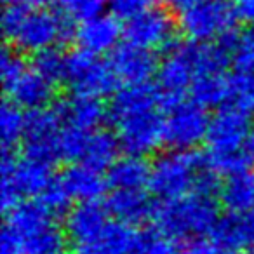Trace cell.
Here are the masks:
<instances>
[{
    "mask_svg": "<svg viewBox=\"0 0 254 254\" xmlns=\"http://www.w3.org/2000/svg\"><path fill=\"white\" fill-rule=\"evenodd\" d=\"M162 96L152 84L126 85L113 94L108 117L127 155L145 157L164 143Z\"/></svg>",
    "mask_w": 254,
    "mask_h": 254,
    "instance_id": "obj_1",
    "label": "cell"
},
{
    "mask_svg": "<svg viewBox=\"0 0 254 254\" xmlns=\"http://www.w3.org/2000/svg\"><path fill=\"white\" fill-rule=\"evenodd\" d=\"M68 19L46 7H32L26 2L5 5L2 33L18 51L37 54L56 49L68 39Z\"/></svg>",
    "mask_w": 254,
    "mask_h": 254,
    "instance_id": "obj_2",
    "label": "cell"
},
{
    "mask_svg": "<svg viewBox=\"0 0 254 254\" xmlns=\"http://www.w3.org/2000/svg\"><path fill=\"white\" fill-rule=\"evenodd\" d=\"M155 228L171 239L191 240L212 233L219 221L218 204L212 197L190 193L174 200H164L155 205Z\"/></svg>",
    "mask_w": 254,
    "mask_h": 254,
    "instance_id": "obj_3",
    "label": "cell"
},
{
    "mask_svg": "<svg viewBox=\"0 0 254 254\" xmlns=\"http://www.w3.org/2000/svg\"><path fill=\"white\" fill-rule=\"evenodd\" d=\"M54 164L14 153H4L2 159V183H0V202L4 212H11L23 198H40L47 188L56 181L53 173Z\"/></svg>",
    "mask_w": 254,
    "mask_h": 254,
    "instance_id": "obj_4",
    "label": "cell"
},
{
    "mask_svg": "<svg viewBox=\"0 0 254 254\" xmlns=\"http://www.w3.org/2000/svg\"><path fill=\"white\" fill-rule=\"evenodd\" d=\"M205 167L207 160L195 152L171 150L153 160L148 188L162 202L195 193Z\"/></svg>",
    "mask_w": 254,
    "mask_h": 254,
    "instance_id": "obj_5",
    "label": "cell"
},
{
    "mask_svg": "<svg viewBox=\"0 0 254 254\" xmlns=\"http://www.w3.org/2000/svg\"><path fill=\"white\" fill-rule=\"evenodd\" d=\"M237 9L226 0H207L180 16V32L191 44H216L233 35Z\"/></svg>",
    "mask_w": 254,
    "mask_h": 254,
    "instance_id": "obj_6",
    "label": "cell"
},
{
    "mask_svg": "<svg viewBox=\"0 0 254 254\" xmlns=\"http://www.w3.org/2000/svg\"><path fill=\"white\" fill-rule=\"evenodd\" d=\"M63 82L73 94L101 99L103 96L115 94L119 78L110 61L78 49L66 56Z\"/></svg>",
    "mask_w": 254,
    "mask_h": 254,
    "instance_id": "obj_7",
    "label": "cell"
},
{
    "mask_svg": "<svg viewBox=\"0 0 254 254\" xmlns=\"http://www.w3.org/2000/svg\"><path fill=\"white\" fill-rule=\"evenodd\" d=\"M211 117L195 101H180L169 106L164 120V143L176 152H191L207 139Z\"/></svg>",
    "mask_w": 254,
    "mask_h": 254,
    "instance_id": "obj_8",
    "label": "cell"
},
{
    "mask_svg": "<svg viewBox=\"0 0 254 254\" xmlns=\"http://www.w3.org/2000/svg\"><path fill=\"white\" fill-rule=\"evenodd\" d=\"M254 127L251 126L249 113L226 105L211 117L207 132V155H237L249 152V141Z\"/></svg>",
    "mask_w": 254,
    "mask_h": 254,
    "instance_id": "obj_9",
    "label": "cell"
},
{
    "mask_svg": "<svg viewBox=\"0 0 254 254\" xmlns=\"http://www.w3.org/2000/svg\"><path fill=\"white\" fill-rule=\"evenodd\" d=\"M197 75L193 44L173 46L167 49V54L157 70V89L166 108L183 101V96L191 89Z\"/></svg>",
    "mask_w": 254,
    "mask_h": 254,
    "instance_id": "obj_10",
    "label": "cell"
},
{
    "mask_svg": "<svg viewBox=\"0 0 254 254\" xmlns=\"http://www.w3.org/2000/svg\"><path fill=\"white\" fill-rule=\"evenodd\" d=\"M63 127L64 124L56 106L28 112L23 155L56 164L60 160V138Z\"/></svg>",
    "mask_w": 254,
    "mask_h": 254,
    "instance_id": "obj_11",
    "label": "cell"
},
{
    "mask_svg": "<svg viewBox=\"0 0 254 254\" xmlns=\"http://www.w3.org/2000/svg\"><path fill=\"white\" fill-rule=\"evenodd\" d=\"M176 23L173 16L162 7H150L134 19L127 21V42L148 51L171 49L174 46Z\"/></svg>",
    "mask_w": 254,
    "mask_h": 254,
    "instance_id": "obj_12",
    "label": "cell"
},
{
    "mask_svg": "<svg viewBox=\"0 0 254 254\" xmlns=\"http://www.w3.org/2000/svg\"><path fill=\"white\" fill-rule=\"evenodd\" d=\"M110 64L117 78L126 82V85L148 84L150 78L157 77V70H159V63L152 51L129 42L120 44L113 51Z\"/></svg>",
    "mask_w": 254,
    "mask_h": 254,
    "instance_id": "obj_13",
    "label": "cell"
},
{
    "mask_svg": "<svg viewBox=\"0 0 254 254\" xmlns=\"http://www.w3.org/2000/svg\"><path fill=\"white\" fill-rule=\"evenodd\" d=\"M4 91L9 101L18 105L19 108L37 112L49 108L56 94V84L39 73L33 66H28L14 82L4 87Z\"/></svg>",
    "mask_w": 254,
    "mask_h": 254,
    "instance_id": "obj_14",
    "label": "cell"
},
{
    "mask_svg": "<svg viewBox=\"0 0 254 254\" xmlns=\"http://www.w3.org/2000/svg\"><path fill=\"white\" fill-rule=\"evenodd\" d=\"M108 214V207L99 200L80 202L66 214V235L77 246L98 244L110 223Z\"/></svg>",
    "mask_w": 254,
    "mask_h": 254,
    "instance_id": "obj_15",
    "label": "cell"
},
{
    "mask_svg": "<svg viewBox=\"0 0 254 254\" xmlns=\"http://www.w3.org/2000/svg\"><path fill=\"white\" fill-rule=\"evenodd\" d=\"M73 35L78 49L94 54V56H101L110 51L113 53L119 47L122 28L115 16L103 12V14L80 23Z\"/></svg>",
    "mask_w": 254,
    "mask_h": 254,
    "instance_id": "obj_16",
    "label": "cell"
},
{
    "mask_svg": "<svg viewBox=\"0 0 254 254\" xmlns=\"http://www.w3.org/2000/svg\"><path fill=\"white\" fill-rule=\"evenodd\" d=\"M60 117L66 127H73L84 132L99 131L101 124L108 117V110L98 98H89V96H77L56 105Z\"/></svg>",
    "mask_w": 254,
    "mask_h": 254,
    "instance_id": "obj_17",
    "label": "cell"
},
{
    "mask_svg": "<svg viewBox=\"0 0 254 254\" xmlns=\"http://www.w3.org/2000/svg\"><path fill=\"white\" fill-rule=\"evenodd\" d=\"M58 180L68 197L71 200H77L78 204L99 200L108 188V178L103 176L101 171L85 166V164H73L66 167Z\"/></svg>",
    "mask_w": 254,
    "mask_h": 254,
    "instance_id": "obj_18",
    "label": "cell"
},
{
    "mask_svg": "<svg viewBox=\"0 0 254 254\" xmlns=\"http://www.w3.org/2000/svg\"><path fill=\"white\" fill-rule=\"evenodd\" d=\"M106 207L117 221L131 226L153 218L155 212V205L145 190H113Z\"/></svg>",
    "mask_w": 254,
    "mask_h": 254,
    "instance_id": "obj_19",
    "label": "cell"
},
{
    "mask_svg": "<svg viewBox=\"0 0 254 254\" xmlns=\"http://www.w3.org/2000/svg\"><path fill=\"white\" fill-rule=\"evenodd\" d=\"M212 244L219 249L239 251L254 244V214H226L212 230Z\"/></svg>",
    "mask_w": 254,
    "mask_h": 254,
    "instance_id": "obj_20",
    "label": "cell"
},
{
    "mask_svg": "<svg viewBox=\"0 0 254 254\" xmlns=\"http://www.w3.org/2000/svg\"><path fill=\"white\" fill-rule=\"evenodd\" d=\"M219 198L230 214H254V171L246 169L226 178Z\"/></svg>",
    "mask_w": 254,
    "mask_h": 254,
    "instance_id": "obj_21",
    "label": "cell"
},
{
    "mask_svg": "<svg viewBox=\"0 0 254 254\" xmlns=\"http://www.w3.org/2000/svg\"><path fill=\"white\" fill-rule=\"evenodd\" d=\"M150 173L152 166L146 164L145 157H119L108 169V185L113 190H145L150 183Z\"/></svg>",
    "mask_w": 254,
    "mask_h": 254,
    "instance_id": "obj_22",
    "label": "cell"
},
{
    "mask_svg": "<svg viewBox=\"0 0 254 254\" xmlns=\"http://www.w3.org/2000/svg\"><path fill=\"white\" fill-rule=\"evenodd\" d=\"M53 219L54 216L49 212V209L39 198H35V200H23L11 212H7L5 226L18 233L21 240H25L39 230L53 225Z\"/></svg>",
    "mask_w": 254,
    "mask_h": 254,
    "instance_id": "obj_23",
    "label": "cell"
},
{
    "mask_svg": "<svg viewBox=\"0 0 254 254\" xmlns=\"http://www.w3.org/2000/svg\"><path fill=\"white\" fill-rule=\"evenodd\" d=\"M191 98L204 108L228 105L232 96V77L225 75V71H212L202 73L195 78L190 89Z\"/></svg>",
    "mask_w": 254,
    "mask_h": 254,
    "instance_id": "obj_24",
    "label": "cell"
},
{
    "mask_svg": "<svg viewBox=\"0 0 254 254\" xmlns=\"http://www.w3.org/2000/svg\"><path fill=\"white\" fill-rule=\"evenodd\" d=\"M120 148L122 146H120L117 134L99 129V131H94L89 134L80 164L94 167L98 171L110 169L119 160Z\"/></svg>",
    "mask_w": 254,
    "mask_h": 254,
    "instance_id": "obj_25",
    "label": "cell"
},
{
    "mask_svg": "<svg viewBox=\"0 0 254 254\" xmlns=\"http://www.w3.org/2000/svg\"><path fill=\"white\" fill-rule=\"evenodd\" d=\"M28 113L12 101H5L0 108V141L4 153H14V148L23 143L26 132Z\"/></svg>",
    "mask_w": 254,
    "mask_h": 254,
    "instance_id": "obj_26",
    "label": "cell"
},
{
    "mask_svg": "<svg viewBox=\"0 0 254 254\" xmlns=\"http://www.w3.org/2000/svg\"><path fill=\"white\" fill-rule=\"evenodd\" d=\"M139 232L131 225L122 221H110L103 235L99 237L98 246L105 254H132L138 244Z\"/></svg>",
    "mask_w": 254,
    "mask_h": 254,
    "instance_id": "obj_27",
    "label": "cell"
},
{
    "mask_svg": "<svg viewBox=\"0 0 254 254\" xmlns=\"http://www.w3.org/2000/svg\"><path fill=\"white\" fill-rule=\"evenodd\" d=\"M223 42L228 47L230 63L239 73H254V26L233 33Z\"/></svg>",
    "mask_w": 254,
    "mask_h": 254,
    "instance_id": "obj_28",
    "label": "cell"
},
{
    "mask_svg": "<svg viewBox=\"0 0 254 254\" xmlns=\"http://www.w3.org/2000/svg\"><path fill=\"white\" fill-rule=\"evenodd\" d=\"M66 235L56 225H49L23 240V254H64Z\"/></svg>",
    "mask_w": 254,
    "mask_h": 254,
    "instance_id": "obj_29",
    "label": "cell"
},
{
    "mask_svg": "<svg viewBox=\"0 0 254 254\" xmlns=\"http://www.w3.org/2000/svg\"><path fill=\"white\" fill-rule=\"evenodd\" d=\"M58 9L61 16L68 21H78L84 23L94 16L103 14L106 0H56Z\"/></svg>",
    "mask_w": 254,
    "mask_h": 254,
    "instance_id": "obj_30",
    "label": "cell"
},
{
    "mask_svg": "<svg viewBox=\"0 0 254 254\" xmlns=\"http://www.w3.org/2000/svg\"><path fill=\"white\" fill-rule=\"evenodd\" d=\"M66 56L60 49H49L44 53L37 54L33 60V68L39 73H42L51 82L58 84V82L64 80V71H66Z\"/></svg>",
    "mask_w": 254,
    "mask_h": 254,
    "instance_id": "obj_31",
    "label": "cell"
},
{
    "mask_svg": "<svg viewBox=\"0 0 254 254\" xmlns=\"http://www.w3.org/2000/svg\"><path fill=\"white\" fill-rule=\"evenodd\" d=\"M178 249L171 237L164 235L160 230H145L139 232L138 244L132 254H176Z\"/></svg>",
    "mask_w": 254,
    "mask_h": 254,
    "instance_id": "obj_32",
    "label": "cell"
},
{
    "mask_svg": "<svg viewBox=\"0 0 254 254\" xmlns=\"http://www.w3.org/2000/svg\"><path fill=\"white\" fill-rule=\"evenodd\" d=\"M228 105L246 113L254 112V73H239L232 77V96Z\"/></svg>",
    "mask_w": 254,
    "mask_h": 254,
    "instance_id": "obj_33",
    "label": "cell"
},
{
    "mask_svg": "<svg viewBox=\"0 0 254 254\" xmlns=\"http://www.w3.org/2000/svg\"><path fill=\"white\" fill-rule=\"evenodd\" d=\"M89 134L91 132H84L64 126L60 138V160H70V162L82 160Z\"/></svg>",
    "mask_w": 254,
    "mask_h": 254,
    "instance_id": "obj_34",
    "label": "cell"
},
{
    "mask_svg": "<svg viewBox=\"0 0 254 254\" xmlns=\"http://www.w3.org/2000/svg\"><path fill=\"white\" fill-rule=\"evenodd\" d=\"M26 68H28V64L18 51L9 49V47L2 51V54H0V78H2L4 87L14 82Z\"/></svg>",
    "mask_w": 254,
    "mask_h": 254,
    "instance_id": "obj_35",
    "label": "cell"
},
{
    "mask_svg": "<svg viewBox=\"0 0 254 254\" xmlns=\"http://www.w3.org/2000/svg\"><path fill=\"white\" fill-rule=\"evenodd\" d=\"M110 11L117 19L131 21L141 12L148 11L152 5V0H108Z\"/></svg>",
    "mask_w": 254,
    "mask_h": 254,
    "instance_id": "obj_36",
    "label": "cell"
},
{
    "mask_svg": "<svg viewBox=\"0 0 254 254\" xmlns=\"http://www.w3.org/2000/svg\"><path fill=\"white\" fill-rule=\"evenodd\" d=\"M39 200L42 202V204L49 209L51 214L56 218V216H60L61 212L66 211L68 205H70V202H71V198L68 197V193L64 191V188L61 187L60 180L56 178V181L47 188V191L39 198Z\"/></svg>",
    "mask_w": 254,
    "mask_h": 254,
    "instance_id": "obj_37",
    "label": "cell"
},
{
    "mask_svg": "<svg viewBox=\"0 0 254 254\" xmlns=\"http://www.w3.org/2000/svg\"><path fill=\"white\" fill-rule=\"evenodd\" d=\"M216 251L218 247L212 242H207L204 239H191L185 240V244H181L176 254H216Z\"/></svg>",
    "mask_w": 254,
    "mask_h": 254,
    "instance_id": "obj_38",
    "label": "cell"
},
{
    "mask_svg": "<svg viewBox=\"0 0 254 254\" xmlns=\"http://www.w3.org/2000/svg\"><path fill=\"white\" fill-rule=\"evenodd\" d=\"M237 14L240 19L249 23V26H254V0H242L237 5Z\"/></svg>",
    "mask_w": 254,
    "mask_h": 254,
    "instance_id": "obj_39",
    "label": "cell"
},
{
    "mask_svg": "<svg viewBox=\"0 0 254 254\" xmlns=\"http://www.w3.org/2000/svg\"><path fill=\"white\" fill-rule=\"evenodd\" d=\"M167 2H169V5L173 9H176V11H180V12H185V11H188V9L195 7V5L204 4L207 0H167Z\"/></svg>",
    "mask_w": 254,
    "mask_h": 254,
    "instance_id": "obj_40",
    "label": "cell"
},
{
    "mask_svg": "<svg viewBox=\"0 0 254 254\" xmlns=\"http://www.w3.org/2000/svg\"><path fill=\"white\" fill-rule=\"evenodd\" d=\"M73 254H105L98 244H87V246H77Z\"/></svg>",
    "mask_w": 254,
    "mask_h": 254,
    "instance_id": "obj_41",
    "label": "cell"
},
{
    "mask_svg": "<svg viewBox=\"0 0 254 254\" xmlns=\"http://www.w3.org/2000/svg\"><path fill=\"white\" fill-rule=\"evenodd\" d=\"M26 4L32 5V7H46L51 2H56V0H25Z\"/></svg>",
    "mask_w": 254,
    "mask_h": 254,
    "instance_id": "obj_42",
    "label": "cell"
},
{
    "mask_svg": "<svg viewBox=\"0 0 254 254\" xmlns=\"http://www.w3.org/2000/svg\"><path fill=\"white\" fill-rule=\"evenodd\" d=\"M249 155H251V160H254V129H253V134H251V141H249Z\"/></svg>",
    "mask_w": 254,
    "mask_h": 254,
    "instance_id": "obj_43",
    "label": "cell"
},
{
    "mask_svg": "<svg viewBox=\"0 0 254 254\" xmlns=\"http://www.w3.org/2000/svg\"><path fill=\"white\" fill-rule=\"evenodd\" d=\"M216 254H240V253H239V251H233V249H219V247H218Z\"/></svg>",
    "mask_w": 254,
    "mask_h": 254,
    "instance_id": "obj_44",
    "label": "cell"
},
{
    "mask_svg": "<svg viewBox=\"0 0 254 254\" xmlns=\"http://www.w3.org/2000/svg\"><path fill=\"white\" fill-rule=\"evenodd\" d=\"M4 2V7L5 5H12V4H19V2H25V0H2Z\"/></svg>",
    "mask_w": 254,
    "mask_h": 254,
    "instance_id": "obj_45",
    "label": "cell"
},
{
    "mask_svg": "<svg viewBox=\"0 0 254 254\" xmlns=\"http://www.w3.org/2000/svg\"><path fill=\"white\" fill-rule=\"evenodd\" d=\"M247 254H254V247H251V251H249Z\"/></svg>",
    "mask_w": 254,
    "mask_h": 254,
    "instance_id": "obj_46",
    "label": "cell"
},
{
    "mask_svg": "<svg viewBox=\"0 0 254 254\" xmlns=\"http://www.w3.org/2000/svg\"><path fill=\"white\" fill-rule=\"evenodd\" d=\"M235 2H242V0H235Z\"/></svg>",
    "mask_w": 254,
    "mask_h": 254,
    "instance_id": "obj_47",
    "label": "cell"
}]
</instances>
